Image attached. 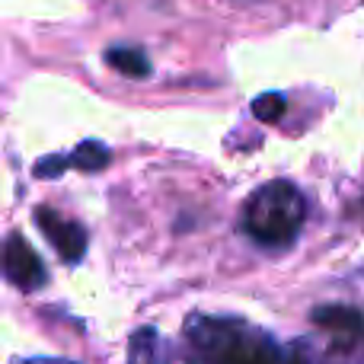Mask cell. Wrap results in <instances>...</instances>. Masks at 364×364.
Returning a JSON list of instances; mask_svg holds the SVG:
<instances>
[{"instance_id":"6da1fadb","label":"cell","mask_w":364,"mask_h":364,"mask_svg":"<svg viewBox=\"0 0 364 364\" xmlns=\"http://www.w3.org/2000/svg\"><path fill=\"white\" fill-rule=\"evenodd\" d=\"M188 364H320L310 342H278L262 326L240 316L188 314L186 326Z\"/></svg>"},{"instance_id":"7a4b0ae2","label":"cell","mask_w":364,"mask_h":364,"mask_svg":"<svg viewBox=\"0 0 364 364\" xmlns=\"http://www.w3.org/2000/svg\"><path fill=\"white\" fill-rule=\"evenodd\" d=\"M307 220V201L288 179L259 186L243 205V233L265 250H284L297 240Z\"/></svg>"},{"instance_id":"3957f363","label":"cell","mask_w":364,"mask_h":364,"mask_svg":"<svg viewBox=\"0 0 364 364\" xmlns=\"http://www.w3.org/2000/svg\"><path fill=\"white\" fill-rule=\"evenodd\" d=\"M4 272H6V282L13 288L26 291H42L48 284V272H45V262L38 259V252L29 246V240L23 233H10L6 237V250H4Z\"/></svg>"},{"instance_id":"277c9868","label":"cell","mask_w":364,"mask_h":364,"mask_svg":"<svg viewBox=\"0 0 364 364\" xmlns=\"http://www.w3.org/2000/svg\"><path fill=\"white\" fill-rule=\"evenodd\" d=\"M36 224L68 265H74V262L83 259V252H87V240H90L83 224L64 218V214L55 211V208H36Z\"/></svg>"},{"instance_id":"5b68a950","label":"cell","mask_w":364,"mask_h":364,"mask_svg":"<svg viewBox=\"0 0 364 364\" xmlns=\"http://www.w3.org/2000/svg\"><path fill=\"white\" fill-rule=\"evenodd\" d=\"M125 364H173L170 346L154 326H141L128 339V361Z\"/></svg>"},{"instance_id":"8992f818","label":"cell","mask_w":364,"mask_h":364,"mask_svg":"<svg viewBox=\"0 0 364 364\" xmlns=\"http://www.w3.org/2000/svg\"><path fill=\"white\" fill-rule=\"evenodd\" d=\"M314 323L320 329L336 333V336H346L348 342L364 336V314H358L355 307H342V304H333V307H316L314 310Z\"/></svg>"},{"instance_id":"52a82bcc","label":"cell","mask_w":364,"mask_h":364,"mask_svg":"<svg viewBox=\"0 0 364 364\" xmlns=\"http://www.w3.org/2000/svg\"><path fill=\"white\" fill-rule=\"evenodd\" d=\"M102 61H106L109 68H115L119 74L134 77V80L151 77V61H147V55L138 45H115V48H109L106 55H102Z\"/></svg>"},{"instance_id":"ba28073f","label":"cell","mask_w":364,"mask_h":364,"mask_svg":"<svg viewBox=\"0 0 364 364\" xmlns=\"http://www.w3.org/2000/svg\"><path fill=\"white\" fill-rule=\"evenodd\" d=\"M109 160H112V154H109L106 144H100V141H83L68 157V166H77V170H83V173H100L102 166H109Z\"/></svg>"},{"instance_id":"9c48e42d","label":"cell","mask_w":364,"mask_h":364,"mask_svg":"<svg viewBox=\"0 0 364 364\" xmlns=\"http://www.w3.org/2000/svg\"><path fill=\"white\" fill-rule=\"evenodd\" d=\"M284 109H288V100H284L282 93H262L252 102V115H256L259 122H265V125H275L284 115Z\"/></svg>"},{"instance_id":"30bf717a","label":"cell","mask_w":364,"mask_h":364,"mask_svg":"<svg viewBox=\"0 0 364 364\" xmlns=\"http://www.w3.org/2000/svg\"><path fill=\"white\" fill-rule=\"evenodd\" d=\"M19 364H77L68 358H29V361H19Z\"/></svg>"}]
</instances>
